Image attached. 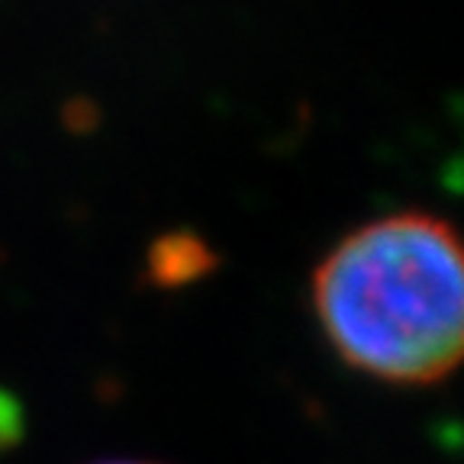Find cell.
<instances>
[{"label":"cell","mask_w":464,"mask_h":464,"mask_svg":"<svg viewBox=\"0 0 464 464\" xmlns=\"http://www.w3.org/2000/svg\"><path fill=\"white\" fill-rule=\"evenodd\" d=\"M313 306L345 364L420 387L455 371L464 345V265L455 229L393 213L339 242L313 275Z\"/></svg>","instance_id":"1"},{"label":"cell","mask_w":464,"mask_h":464,"mask_svg":"<svg viewBox=\"0 0 464 464\" xmlns=\"http://www.w3.org/2000/svg\"><path fill=\"white\" fill-rule=\"evenodd\" d=\"M101 464H152V461H101Z\"/></svg>","instance_id":"2"}]
</instances>
